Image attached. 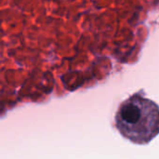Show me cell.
Wrapping results in <instances>:
<instances>
[{"label":"cell","mask_w":159,"mask_h":159,"mask_svg":"<svg viewBox=\"0 0 159 159\" xmlns=\"http://www.w3.org/2000/svg\"><path fill=\"white\" fill-rule=\"evenodd\" d=\"M116 126L120 134L136 144H146L159 134V106L140 94L119 105Z\"/></svg>","instance_id":"cell-1"}]
</instances>
